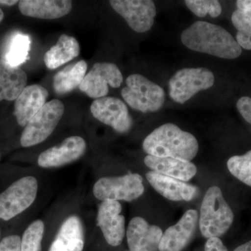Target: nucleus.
I'll return each instance as SVG.
<instances>
[{"label":"nucleus","instance_id":"obj_14","mask_svg":"<svg viewBox=\"0 0 251 251\" xmlns=\"http://www.w3.org/2000/svg\"><path fill=\"white\" fill-rule=\"evenodd\" d=\"M163 232L158 226L150 225L143 218H133L126 230L129 251H158Z\"/></svg>","mask_w":251,"mask_h":251},{"label":"nucleus","instance_id":"obj_1","mask_svg":"<svg viewBox=\"0 0 251 251\" xmlns=\"http://www.w3.org/2000/svg\"><path fill=\"white\" fill-rule=\"evenodd\" d=\"M185 46L196 52L219 58H237L242 49L232 34L221 26L206 21H196L181 34Z\"/></svg>","mask_w":251,"mask_h":251},{"label":"nucleus","instance_id":"obj_24","mask_svg":"<svg viewBox=\"0 0 251 251\" xmlns=\"http://www.w3.org/2000/svg\"><path fill=\"white\" fill-rule=\"evenodd\" d=\"M87 69V63L80 60L57 72L53 77V89L55 93L64 95L80 87L85 78Z\"/></svg>","mask_w":251,"mask_h":251},{"label":"nucleus","instance_id":"obj_2","mask_svg":"<svg viewBox=\"0 0 251 251\" xmlns=\"http://www.w3.org/2000/svg\"><path fill=\"white\" fill-rule=\"evenodd\" d=\"M144 151L150 156L191 161L196 156L199 144L196 137L175 124L160 126L145 138Z\"/></svg>","mask_w":251,"mask_h":251},{"label":"nucleus","instance_id":"obj_19","mask_svg":"<svg viewBox=\"0 0 251 251\" xmlns=\"http://www.w3.org/2000/svg\"><path fill=\"white\" fill-rule=\"evenodd\" d=\"M69 0H22L18 8L23 16L39 19L54 20L67 16L72 10Z\"/></svg>","mask_w":251,"mask_h":251},{"label":"nucleus","instance_id":"obj_20","mask_svg":"<svg viewBox=\"0 0 251 251\" xmlns=\"http://www.w3.org/2000/svg\"><path fill=\"white\" fill-rule=\"evenodd\" d=\"M144 163L151 171L185 182L190 181L197 173L195 164L177 158L148 155L144 159Z\"/></svg>","mask_w":251,"mask_h":251},{"label":"nucleus","instance_id":"obj_28","mask_svg":"<svg viewBox=\"0 0 251 251\" xmlns=\"http://www.w3.org/2000/svg\"><path fill=\"white\" fill-rule=\"evenodd\" d=\"M185 4L191 12L200 18L205 17L207 14L216 18L222 12V7L217 0H186Z\"/></svg>","mask_w":251,"mask_h":251},{"label":"nucleus","instance_id":"obj_29","mask_svg":"<svg viewBox=\"0 0 251 251\" xmlns=\"http://www.w3.org/2000/svg\"><path fill=\"white\" fill-rule=\"evenodd\" d=\"M21 236L9 234L0 240V251H21Z\"/></svg>","mask_w":251,"mask_h":251},{"label":"nucleus","instance_id":"obj_18","mask_svg":"<svg viewBox=\"0 0 251 251\" xmlns=\"http://www.w3.org/2000/svg\"><path fill=\"white\" fill-rule=\"evenodd\" d=\"M85 233L78 216H69L64 221L49 251H83Z\"/></svg>","mask_w":251,"mask_h":251},{"label":"nucleus","instance_id":"obj_5","mask_svg":"<svg viewBox=\"0 0 251 251\" xmlns=\"http://www.w3.org/2000/svg\"><path fill=\"white\" fill-rule=\"evenodd\" d=\"M126 84L122 96L130 108L146 113L158 111L164 105V90L144 75L132 74L127 77Z\"/></svg>","mask_w":251,"mask_h":251},{"label":"nucleus","instance_id":"obj_32","mask_svg":"<svg viewBox=\"0 0 251 251\" xmlns=\"http://www.w3.org/2000/svg\"><path fill=\"white\" fill-rule=\"evenodd\" d=\"M237 9L251 11V0H238L236 1Z\"/></svg>","mask_w":251,"mask_h":251},{"label":"nucleus","instance_id":"obj_10","mask_svg":"<svg viewBox=\"0 0 251 251\" xmlns=\"http://www.w3.org/2000/svg\"><path fill=\"white\" fill-rule=\"evenodd\" d=\"M110 4L133 31L147 32L152 27L156 8L151 0H112Z\"/></svg>","mask_w":251,"mask_h":251},{"label":"nucleus","instance_id":"obj_22","mask_svg":"<svg viewBox=\"0 0 251 251\" xmlns=\"http://www.w3.org/2000/svg\"><path fill=\"white\" fill-rule=\"evenodd\" d=\"M30 46L29 36L21 31H11L0 41V58L11 65L20 67L27 61Z\"/></svg>","mask_w":251,"mask_h":251},{"label":"nucleus","instance_id":"obj_9","mask_svg":"<svg viewBox=\"0 0 251 251\" xmlns=\"http://www.w3.org/2000/svg\"><path fill=\"white\" fill-rule=\"evenodd\" d=\"M123 82V76L116 64L113 63H96L85 75L79 87L81 92L92 99L106 97L109 86L118 88Z\"/></svg>","mask_w":251,"mask_h":251},{"label":"nucleus","instance_id":"obj_4","mask_svg":"<svg viewBox=\"0 0 251 251\" xmlns=\"http://www.w3.org/2000/svg\"><path fill=\"white\" fill-rule=\"evenodd\" d=\"M38 181L34 176H21L0 192V221H11L29 209L35 201Z\"/></svg>","mask_w":251,"mask_h":251},{"label":"nucleus","instance_id":"obj_36","mask_svg":"<svg viewBox=\"0 0 251 251\" xmlns=\"http://www.w3.org/2000/svg\"><path fill=\"white\" fill-rule=\"evenodd\" d=\"M0 237H1V230H0Z\"/></svg>","mask_w":251,"mask_h":251},{"label":"nucleus","instance_id":"obj_6","mask_svg":"<svg viewBox=\"0 0 251 251\" xmlns=\"http://www.w3.org/2000/svg\"><path fill=\"white\" fill-rule=\"evenodd\" d=\"M214 80V74L206 68H185L170 79V97L176 103L184 104L201 91L212 87Z\"/></svg>","mask_w":251,"mask_h":251},{"label":"nucleus","instance_id":"obj_31","mask_svg":"<svg viewBox=\"0 0 251 251\" xmlns=\"http://www.w3.org/2000/svg\"><path fill=\"white\" fill-rule=\"evenodd\" d=\"M204 251H228L222 241L218 237L208 239L204 246Z\"/></svg>","mask_w":251,"mask_h":251},{"label":"nucleus","instance_id":"obj_37","mask_svg":"<svg viewBox=\"0 0 251 251\" xmlns=\"http://www.w3.org/2000/svg\"><path fill=\"white\" fill-rule=\"evenodd\" d=\"M0 160H1V153H0Z\"/></svg>","mask_w":251,"mask_h":251},{"label":"nucleus","instance_id":"obj_11","mask_svg":"<svg viewBox=\"0 0 251 251\" xmlns=\"http://www.w3.org/2000/svg\"><path fill=\"white\" fill-rule=\"evenodd\" d=\"M92 115L104 125L120 133L128 132L133 125L126 105L116 97L95 99L90 107Z\"/></svg>","mask_w":251,"mask_h":251},{"label":"nucleus","instance_id":"obj_3","mask_svg":"<svg viewBox=\"0 0 251 251\" xmlns=\"http://www.w3.org/2000/svg\"><path fill=\"white\" fill-rule=\"evenodd\" d=\"M234 214L221 188L211 186L206 191L201 207L199 226L205 238L220 237L232 226Z\"/></svg>","mask_w":251,"mask_h":251},{"label":"nucleus","instance_id":"obj_21","mask_svg":"<svg viewBox=\"0 0 251 251\" xmlns=\"http://www.w3.org/2000/svg\"><path fill=\"white\" fill-rule=\"evenodd\" d=\"M27 84V74L21 67L0 58V102L16 100Z\"/></svg>","mask_w":251,"mask_h":251},{"label":"nucleus","instance_id":"obj_12","mask_svg":"<svg viewBox=\"0 0 251 251\" xmlns=\"http://www.w3.org/2000/svg\"><path fill=\"white\" fill-rule=\"evenodd\" d=\"M118 201H102L99 206L97 222L105 241L112 247L120 246L125 237V218Z\"/></svg>","mask_w":251,"mask_h":251},{"label":"nucleus","instance_id":"obj_16","mask_svg":"<svg viewBox=\"0 0 251 251\" xmlns=\"http://www.w3.org/2000/svg\"><path fill=\"white\" fill-rule=\"evenodd\" d=\"M49 92L40 85L27 86L16 99L14 116L18 125L25 127L46 103Z\"/></svg>","mask_w":251,"mask_h":251},{"label":"nucleus","instance_id":"obj_34","mask_svg":"<svg viewBox=\"0 0 251 251\" xmlns=\"http://www.w3.org/2000/svg\"><path fill=\"white\" fill-rule=\"evenodd\" d=\"M19 2L16 0H0V4L6 5V6H14Z\"/></svg>","mask_w":251,"mask_h":251},{"label":"nucleus","instance_id":"obj_17","mask_svg":"<svg viewBox=\"0 0 251 251\" xmlns=\"http://www.w3.org/2000/svg\"><path fill=\"white\" fill-rule=\"evenodd\" d=\"M146 178L157 192L170 201H191L198 193L196 186L153 171L148 172Z\"/></svg>","mask_w":251,"mask_h":251},{"label":"nucleus","instance_id":"obj_25","mask_svg":"<svg viewBox=\"0 0 251 251\" xmlns=\"http://www.w3.org/2000/svg\"><path fill=\"white\" fill-rule=\"evenodd\" d=\"M234 27L237 29L236 39L242 49L251 50V11L236 9L231 17Z\"/></svg>","mask_w":251,"mask_h":251},{"label":"nucleus","instance_id":"obj_13","mask_svg":"<svg viewBox=\"0 0 251 251\" xmlns=\"http://www.w3.org/2000/svg\"><path fill=\"white\" fill-rule=\"evenodd\" d=\"M86 150L87 143L82 137H69L60 145L43 151L38 158L37 163L43 168H59L78 160Z\"/></svg>","mask_w":251,"mask_h":251},{"label":"nucleus","instance_id":"obj_27","mask_svg":"<svg viewBox=\"0 0 251 251\" xmlns=\"http://www.w3.org/2000/svg\"><path fill=\"white\" fill-rule=\"evenodd\" d=\"M227 166L234 177L251 187V150L244 155L229 158Z\"/></svg>","mask_w":251,"mask_h":251},{"label":"nucleus","instance_id":"obj_8","mask_svg":"<svg viewBox=\"0 0 251 251\" xmlns=\"http://www.w3.org/2000/svg\"><path fill=\"white\" fill-rule=\"evenodd\" d=\"M144 191L143 177L137 173L100 178L93 187L94 196L101 201L131 202L143 196Z\"/></svg>","mask_w":251,"mask_h":251},{"label":"nucleus","instance_id":"obj_35","mask_svg":"<svg viewBox=\"0 0 251 251\" xmlns=\"http://www.w3.org/2000/svg\"><path fill=\"white\" fill-rule=\"evenodd\" d=\"M4 12H3L2 10L0 9V23L2 21V20L4 19Z\"/></svg>","mask_w":251,"mask_h":251},{"label":"nucleus","instance_id":"obj_33","mask_svg":"<svg viewBox=\"0 0 251 251\" xmlns=\"http://www.w3.org/2000/svg\"><path fill=\"white\" fill-rule=\"evenodd\" d=\"M234 251H251V240L239 246Z\"/></svg>","mask_w":251,"mask_h":251},{"label":"nucleus","instance_id":"obj_23","mask_svg":"<svg viewBox=\"0 0 251 251\" xmlns=\"http://www.w3.org/2000/svg\"><path fill=\"white\" fill-rule=\"evenodd\" d=\"M80 53V46L75 38L67 34L59 36L55 46L46 52L44 60L48 69L53 70L75 58Z\"/></svg>","mask_w":251,"mask_h":251},{"label":"nucleus","instance_id":"obj_30","mask_svg":"<svg viewBox=\"0 0 251 251\" xmlns=\"http://www.w3.org/2000/svg\"><path fill=\"white\" fill-rule=\"evenodd\" d=\"M237 108L243 118L251 125V98L243 97L238 100Z\"/></svg>","mask_w":251,"mask_h":251},{"label":"nucleus","instance_id":"obj_7","mask_svg":"<svg viewBox=\"0 0 251 251\" xmlns=\"http://www.w3.org/2000/svg\"><path fill=\"white\" fill-rule=\"evenodd\" d=\"M64 105L58 99L46 103L25 127L20 143L30 148L45 141L52 134L64 115Z\"/></svg>","mask_w":251,"mask_h":251},{"label":"nucleus","instance_id":"obj_26","mask_svg":"<svg viewBox=\"0 0 251 251\" xmlns=\"http://www.w3.org/2000/svg\"><path fill=\"white\" fill-rule=\"evenodd\" d=\"M45 226L41 220H36L25 229L21 237V251H42Z\"/></svg>","mask_w":251,"mask_h":251},{"label":"nucleus","instance_id":"obj_15","mask_svg":"<svg viewBox=\"0 0 251 251\" xmlns=\"http://www.w3.org/2000/svg\"><path fill=\"white\" fill-rule=\"evenodd\" d=\"M198 222V211L189 209L174 226L163 232L158 251H181L189 243Z\"/></svg>","mask_w":251,"mask_h":251}]
</instances>
